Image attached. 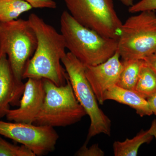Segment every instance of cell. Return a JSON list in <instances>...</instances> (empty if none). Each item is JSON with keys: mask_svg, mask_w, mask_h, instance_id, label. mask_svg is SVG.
I'll return each instance as SVG.
<instances>
[{"mask_svg": "<svg viewBox=\"0 0 156 156\" xmlns=\"http://www.w3.org/2000/svg\"><path fill=\"white\" fill-rule=\"evenodd\" d=\"M28 20L36 35L37 46L24 70L23 80L45 79L57 86L65 85L68 76L61 65L66 53L62 34L36 14H31Z\"/></svg>", "mask_w": 156, "mask_h": 156, "instance_id": "6da1fadb", "label": "cell"}, {"mask_svg": "<svg viewBox=\"0 0 156 156\" xmlns=\"http://www.w3.org/2000/svg\"><path fill=\"white\" fill-rule=\"evenodd\" d=\"M60 30L66 48L86 66L103 63L115 53L118 41L81 25L67 11L60 17Z\"/></svg>", "mask_w": 156, "mask_h": 156, "instance_id": "7a4b0ae2", "label": "cell"}, {"mask_svg": "<svg viewBox=\"0 0 156 156\" xmlns=\"http://www.w3.org/2000/svg\"><path fill=\"white\" fill-rule=\"evenodd\" d=\"M45 96L34 124L65 127L81 121L87 113L76 98L69 79L66 83L57 86L43 79Z\"/></svg>", "mask_w": 156, "mask_h": 156, "instance_id": "3957f363", "label": "cell"}, {"mask_svg": "<svg viewBox=\"0 0 156 156\" xmlns=\"http://www.w3.org/2000/svg\"><path fill=\"white\" fill-rule=\"evenodd\" d=\"M79 103L84 109L90 120L86 142L101 134L111 135L112 122L98 105V102L85 74V65L69 52L62 59Z\"/></svg>", "mask_w": 156, "mask_h": 156, "instance_id": "277c9868", "label": "cell"}, {"mask_svg": "<svg viewBox=\"0 0 156 156\" xmlns=\"http://www.w3.org/2000/svg\"><path fill=\"white\" fill-rule=\"evenodd\" d=\"M37 46L36 35L28 20L0 22V51L5 53L15 79L20 84L27 65Z\"/></svg>", "mask_w": 156, "mask_h": 156, "instance_id": "5b68a950", "label": "cell"}, {"mask_svg": "<svg viewBox=\"0 0 156 156\" xmlns=\"http://www.w3.org/2000/svg\"><path fill=\"white\" fill-rule=\"evenodd\" d=\"M156 50L155 11L140 12L128 18L122 27L117 50L123 61L142 59Z\"/></svg>", "mask_w": 156, "mask_h": 156, "instance_id": "8992f818", "label": "cell"}, {"mask_svg": "<svg viewBox=\"0 0 156 156\" xmlns=\"http://www.w3.org/2000/svg\"><path fill=\"white\" fill-rule=\"evenodd\" d=\"M68 12L81 25L118 41L123 23L112 0H64Z\"/></svg>", "mask_w": 156, "mask_h": 156, "instance_id": "52a82bcc", "label": "cell"}, {"mask_svg": "<svg viewBox=\"0 0 156 156\" xmlns=\"http://www.w3.org/2000/svg\"><path fill=\"white\" fill-rule=\"evenodd\" d=\"M0 135L29 148L36 156H43L55 150L59 138L54 128L0 120Z\"/></svg>", "mask_w": 156, "mask_h": 156, "instance_id": "ba28073f", "label": "cell"}, {"mask_svg": "<svg viewBox=\"0 0 156 156\" xmlns=\"http://www.w3.org/2000/svg\"><path fill=\"white\" fill-rule=\"evenodd\" d=\"M118 51L103 63L95 66L85 65V74L98 102L104 103L105 93L117 85L123 69Z\"/></svg>", "mask_w": 156, "mask_h": 156, "instance_id": "9c48e42d", "label": "cell"}, {"mask_svg": "<svg viewBox=\"0 0 156 156\" xmlns=\"http://www.w3.org/2000/svg\"><path fill=\"white\" fill-rule=\"evenodd\" d=\"M45 96L43 79L28 78L24 84L19 107L9 110L6 118L17 122L34 124L44 103Z\"/></svg>", "mask_w": 156, "mask_h": 156, "instance_id": "30bf717a", "label": "cell"}, {"mask_svg": "<svg viewBox=\"0 0 156 156\" xmlns=\"http://www.w3.org/2000/svg\"><path fill=\"white\" fill-rule=\"evenodd\" d=\"M24 88L14 77L7 55L0 51V119L6 116L10 106H19Z\"/></svg>", "mask_w": 156, "mask_h": 156, "instance_id": "8fae6325", "label": "cell"}, {"mask_svg": "<svg viewBox=\"0 0 156 156\" xmlns=\"http://www.w3.org/2000/svg\"><path fill=\"white\" fill-rule=\"evenodd\" d=\"M105 101L113 100L128 105L136 111L140 116H150L153 114L147 99L134 90L121 88L115 85L105 93Z\"/></svg>", "mask_w": 156, "mask_h": 156, "instance_id": "7c38bea8", "label": "cell"}, {"mask_svg": "<svg viewBox=\"0 0 156 156\" xmlns=\"http://www.w3.org/2000/svg\"><path fill=\"white\" fill-rule=\"evenodd\" d=\"M154 137L156 139V120L147 131H140L132 139L127 138L124 141H115L113 144L115 156H136L140 147L144 144H149Z\"/></svg>", "mask_w": 156, "mask_h": 156, "instance_id": "4fadbf2b", "label": "cell"}, {"mask_svg": "<svg viewBox=\"0 0 156 156\" xmlns=\"http://www.w3.org/2000/svg\"><path fill=\"white\" fill-rule=\"evenodd\" d=\"M143 62V59L123 61V69L117 86L124 89L134 90Z\"/></svg>", "mask_w": 156, "mask_h": 156, "instance_id": "5bb4252c", "label": "cell"}, {"mask_svg": "<svg viewBox=\"0 0 156 156\" xmlns=\"http://www.w3.org/2000/svg\"><path fill=\"white\" fill-rule=\"evenodd\" d=\"M134 91L146 99L156 93V74L144 60Z\"/></svg>", "mask_w": 156, "mask_h": 156, "instance_id": "9a60e30c", "label": "cell"}, {"mask_svg": "<svg viewBox=\"0 0 156 156\" xmlns=\"http://www.w3.org/2000/svg\"><path fill=\"white\" fill-rule=\"evenodd\" d=\"M32 9L24 0H0V22L17 19L21 14Z\"/></svg>", "mask_w": 156, "mask_h": 156, "instance_id": "2e32d148", "label": "cell"}, {"mask_svg": "<svg viewBox=\"0 0 156 156\" xmlns=\"http://www.w3.org/2000/svg\"><path fill=\"white\" fill-rule=\"evenodd\" d=\"M0 156H36L25 146L12 144L0 136Z\"/></svg>", "mask_w": 156, "mask_h": 156, "instance_id": "e0dca14e", "label": "cell"}, {"mask_svg": "<svg viewBox=\"0 0 156 156\" xmlns=\"http://www.w3.org/2000/svg\"><path fill=\"white\" fill-rule=\"evenodd\" d=\"M156 10V0H140L129 7L128 12L134 14L146 11Z\"/></svg>", "mask_w": 156, "mask_h": 156, "instance_id": "ac0fdd59", "label": "cell"}, {"mask_svg": "<svg viewBox=\"0 0 156 156\" xmlns=\"http://www.w3.org/2000/svg\"><path fill=\"white\" fill-rule=\"evenodd\" d=\"M87 143L85 142L83 146L77 151L76 156H103L105 153L100 147L98 144H95L88 147Z\"/></svg>", "mask_w": 156, "mask_h": 156, "instance_id": "d6986e66", "label": "cell"}, {"mask_svg": "<svg viewBox=\"0 0 156 156\" xmlns=\"http://www.w3.org/2000/svg\"><path fill=\"white\" fill-rule=\"evenodd\" d=\"M35 9H55L56 4L54 0H24Z\"/></svg>", "mask_w": 156, "mask_h": 156, "instance_id": "ffe728a7", "label": "cell"}, {"mask_svg": "<svg viewBox=\"0 0 156 156\" xmlns=\"http://www.w3.org/2000/svg\"><path fill=\"white\" fill-rule=\"evenodd\" d=\"M143 59L146 64L153 70L156 74V54L154 53L144 57Z\"/></svg>", "mask_w": 156, "mask_h": 156, "instance_id": "44dd1931", "label": "cell"}, {"mask_svg": "<svg viewBox=\"0 0 156 156\" xmlns=\"http://www.w3.org/2000/svg\"><path fill=\"white\" fill-rule=\"evenodd\" d=\"M147 99L153 114L156 115V93Z\"/></svg>", "mask_w": 156, "mask_h": 156, "instance_id": "7402d4cb", "label": "cell"}, {"mask_svg": "<svg viewBox=\"0 0 156 156\" xmlns=\"http://www.w3.org/2000/svg\"><path fill=\"white\" fill-rule=\"evenodd\" d=\"M123 5L128 7H130L134 4V0H119Z\"/></svg>", "mask_w": 156, "mask_h": 156, "instance_id": "603a6c76", "label": "cell"}, {"mask_svg": "<svg viewBox=\"0 0 156 156\" xmlns=\"http://www.w3.org/2000/svg\"><path fill=\"white\" fill-rule=\"evenodd\" d=\"M154 53H155V54H156V50L155 52Z\"/></svg>", "mask_w": 156, "mask_h": 156, "instance_id": "cb8c5ba5", "label": "cell"}]
</instances>
